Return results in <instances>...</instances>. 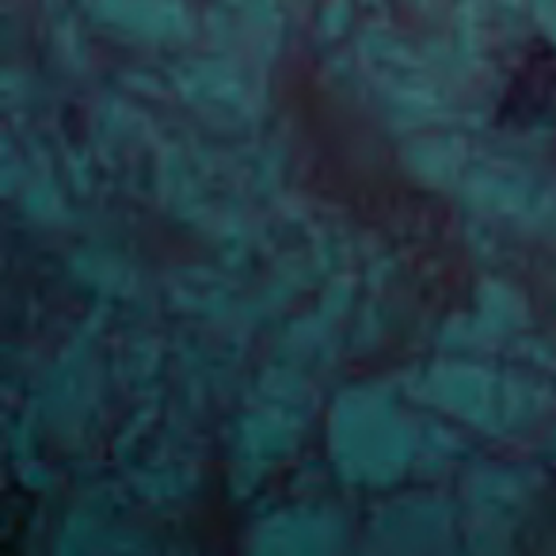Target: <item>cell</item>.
I'll list each match as a JSON object with an SVG mask.
<instances>
[{"label": "cell", "mask_w": 556, "mask_h": 556, "mask_svg": "<svg viewBox=\"0 0 556 556\" xmlns=\"http://www.w3.org/2000/svg\"><path fill=\"white\" fill-rule=\"evenodd\" d=\"M556 111V47L548 39H530L518 70L510 73L507 92L495 108L500 130H533Z\"/></svg>", "instance_id": "1"}]
</instances>
